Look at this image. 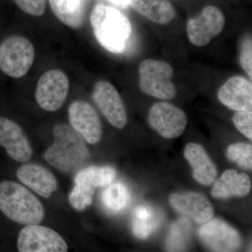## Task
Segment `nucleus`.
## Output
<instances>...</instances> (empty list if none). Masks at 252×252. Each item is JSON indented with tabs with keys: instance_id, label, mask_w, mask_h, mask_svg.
I'll use <instances>...</instances> for the list:
<instances>
[{
	"instance_id": "1",
	"label": "nucleus",
	"mask_w": 252,
	"mask_h": 252,
	"mask_svg": "<svg viewBox=\"0 0 252 252\" xmlns=\"http://www.w3.org/2000/svg\"><path fill=\"white\" fill-rule=\"evenodd\" d=\"M54 142L46 151L44 158L55 168L64 172L75 171L90 158L86 140L72 126H55Z\"/></svg>"
},
{
	"instance_id": "2",
	"label": "nucleus",
	"mask_w": 252,
	"mask_h": 252,
	"mask_svg": "<svg viewBox=\"0 0 252 252\" xmlns=\"http://www.w3.org/2000/svg\"><path fill=\"white\" fill-rule=\"evenodd\" d=\"M90 21L97 42L113 54H122L132 34L128 18L120 11L99 3L91 12Z\"/></svg>"
},
{
	"instance_id": "3",
	"label": "nucleus",
	"mask_w": 252,
	"mask_h": 252,
	"mask_svg": "<svg viewBox=\"0 0 252 252\" xmlns=\"http://www.w3.org/2000/svg\"><path fill=\"white\" fill-rule=\"evenodd\" d=\"M0 211L13 221L26 225L39 224L45 215L39 199L13 181L0 182Z\"/></svg>"
},
{
	"instance_id": "4",
	"label": "nucleus",
	"mask_w": 252,
	"mask_h": 252,
	"mask_svg": "<svg viewBox=\"0 0 252 252\" xmlns=\"http://www.w3.org/2000/svg\"><path fill=\"white\" fill-rule=\"evenodd\" d=\"M173 74V68L169 63L154 59L144 60L139 66L141 91L162 100L173 99L177 94V89L172 82Z\"/></svg>"
},
{
	"instance_id": "5",
	"label": "nucleus",
	"mask_w": 252,
	"mask_h": 252,
	"mask_svg": "<svg viewBox=\"0 0 252 252\" xmlns=\"http://www.w3.org/2000/svg\"><path fill=\"white\" fill-rule=\"evenodd\" d=\"M34 58V46L26 37L11 36L0 44V70L8 77H24L29 72Z\"/></svg>"
},
{
	"instance_id": "6",
	"label": "nucleus",
	"mask_w": 252,
	"mask_h": 252,
	"mask_svg": "<svg viewBox=\"0 0 252 252\" xmlns=\"http://www.w3.org/2000/svg\"><path fill=\"white\" fill-rule=\"evenodd\" d=\"M69 90V81L65 73L51 69L38 81L35 99L39 107L47 112H56L65 102Z\"/></svg>"
},
{
	"instance_id": "7",
	"label": "nucleus",
	"mask_w": 252,
	"mask_h": 252,
	"mask_svg": "<svg viewBox=\"0 0 252 252\" xmlns=\"http://www.w3.org/2000/svg\"><path fill=\"white\" fill-rule=\"evenodd\" d=\"M20 252H66L67 244L63 237L49 227L28 225L20 231L17 240Z\"/></svg>"
},
{
	"instance_id": "8",
	"label": "nucleus",
	"mask_w": 252,
	"mask_h": 252,
	"mask_svg": "<svg viewBox=\"0 0 252 252\" xmlns=\"http://www.w3.org/2000/svg\"><path fill=\"white\" fill-rule=\"evenodd\" d=\"M149 125L163 138L172 140L185 132L188 119L182 109L166 102H157L149 109Z\"/></svg>"
},
{
	"instance_id": "9",
	"label": "nucleus",
	"mask_w": 252,
	"mask_h": 252,
	"mask_svg": "<svg viewBox=\"0 0 252 252\" xmlns=\"http://www.w3.org/2000/svg\"><path fill=\"white\" fill-rule=\"evenodd\" d=\"M225 18L223 12L215 6H207L201 14L190 18L187 25V36L193 45H207L223 31Z\"/></svg>"
},
{
	"instance_id": "10",
	"label": "nucleus",
	"mask_w": 252,
	"mask_h": 252,
	"mask_svg": "<svg viewBox=\"0 0 252 252\" xmlns=\"http://www.w3.org/2000/svg\"><path fill=\"white\" fill-rule=\"evenodd\" d=\"M198 233L200 240L212 252H236L241 247L238 232L220 219L207 220L199 228Z\"/></svg>"
},
{
	"instance_id": "11",
	"label": "nucleus",
	"mask_w": 252,
	"mask_h": 252,
	"mask_svg": "<svg viewBox=\"0 0 252 252\" xmlns=\"http://www.w3.org/2000/svg\"><path fill=\"white\" fill-rule=\"evenodd\" d=\"M93 99L104 117L116 128H124L127 122V112L119 91L107 81H97L94 86Z\"/></svg>"
},
{
	"instance_id": "12",
	"label": "nucleus",
	"mask_w": 252,
	"mask_h": 252,
	"mask_svg": "<svg viewBox=\"0 0 252 252\" xmlns=\"http://www.w3.org/2000/svg\"><path fill=\"white\" fill-rule=\"evenodd\" d=\"M71 126L81 134L88 143H98L102 138V126L95 109L83 100L72 102L68 109Z\"/></svg>"
},
{
	"instance_id": "13",
	"label": "nucleus",
	"mask_w": 252,
	"mask_h": 252,
	"mask_svg": "<svg viewBox=\"0 0 252 252\" xmlns=\"http://www.w3.org/2000/svg\"><path fill=\"white\" fill-rule=\"evenodd\" d=\"M0 146L13 160L27 162L32 156V149L22 127L7 118L0 117Z\"/></svg>"
},
{
	"instance_id": "14",
	"label": "nucleus",
	"mask_w": 252,
	"mask_h": 252,
	"mask_svg": "<svg viewBox=\"0 0 252 252\" xmlns=\"http://www.w3.org/2000/svg\"><path fill=\"white\" fill-rule=\"evenodd\" d=\"M169 201L175 210L197 223L203 224L211 220L215 215V208L211 203L203 194L196 192L172 194Z\"/></svg>"
},
{
	"instance_id": "15",
	"label": "nucleus",
	"mask_w": 252,
	"mask_h": 252,
	"mask_svg": "<svg viewBox=\"0 0 252 252\" xmlns=\"http://www.w3.org/2000/svg\"><path fill=\"white\" fill-rule=\"evenodd\" d=\"M217 96L220 102L230 109L237 112L252 110V81L242 76H233L220 86Z\"/></svg>"
},
{
	"instance_id": "16",
	"label": "nucleus",
	"mask_w": 252,
	"mask_h": 252,
	"mask_svg": "<svg viewBox=\"0 0 252 252\" xmlns=\"http://www.w3.org/2000/svg\"><path fill=\"white\" fill-rule=\"evenodd\" d=\"M16 176L23 185L43 198H49L58 189V182L54 175L37 164H25L18 167Z\"/></svg>"
},
{
	"instance_id": "17",
	"label": "nucleus",
	"mask_w": 252,
	"mask_h": 252,
	"mask_svg": "<svg viewBox=\"0 0 252 252\" xmlns=\"http://www.w3.org/2000/svg\"><path fill=\"white\" fill-rule=\"evenodd\" d=\"M184 155L191 166L194 179L197 182L204 186H210L215 182L217 167L203 146L189 143L185 147Z\"/></svg>"
},
{
	"instance_id": "18",
	"label": "nucleus",
	"mask_w": 252,
	"mask_h": 252,
	"mask_svg": "<svg viewBox=\"0 0 252 252\" xmlns=\"http://www.w3.org/2000/svg\"><path fill=\"white\" fill-rule=\"evenodd\" d=\"M251 189L252 181L248 174L238 173L234 169H228L215 182L211 194L215 198L243 197L250 193Z\"/></svg>"
},
{
	"instance_id": "19",
	"label": "nucleus",
	"mask_w": 252,
	"mask_h": 252,
	"mask_svg": "<svg viewBox=\"0 0 252 252\" xmlns=\"http://www.w3.org/2000/svg\"><path fill=\"white\" fill-rule=\"evenodd\" d=\"M136 12L157 24L165 25L175 17L176 11L168 0H130Z\"/></svg>"
},
{
	"instance_id": "20",
	"label": "nucleus",
	"mask_w": 252,
	"mask_h": 252,
	"mask_svg": "<svg viewBox=\"0 0 252 252\" xmlns=\"http://www.w3.org/2000/svg\"><path fill=\"white\" fill-rule=\"evenodd\" d=\"M60 21L73 29L81 28L85 18V0H49Z\"/></svg>"
},
{
	"instance_id": "21",
	"label": "nucleus",
	"mask_w": 252,
	"mask_h": 252,
	"mask_svg": "<svg viewBox=\"0 0 252 252\" xmlns=\"http://www.w3.org/2000/svg\"><path fill=\"white\" fill-rule=\"evenodd\" d=\"M158 225L159 217L153 209L147 205H140L135 209L132 217V229L137 238H148Z\"/></svg>"
},
{
	"instance_id": "22",
	"label": "nucleus",
	"mask_w": 252,
	"mask_h": 252,
	"mask_svg": "<svg viewBox=\"0 0 252 252\" xmlns=\"http://www.w3.org/2000/svg\"><path fill=\"white\" fill-rule=\"evenodd\" d=\"M116 176L117 171L112 167L91 166L78 172L74 178V183L84 184L95 189L110 185Z\"/></svg>"
},
{
	"instance_id": "23",
	"label": "nucleus",
	"mask_w": 252,
	"mask_h": 252,
	"mask_svg": "<svg viewBox=\"0 0 252 252\" xmlns=\"http://www.w3.org/2000/svg\"><path fill=\"white\" fill-rule=\"evenodd\" d=\"M102 199L107 210L112 212H119L128 205L130 194L125 185L117 182L110 184L104 190Z\"/></svg>"
},
{
	"instance_id": "24",
	"label": "nucleus",
	"mask_w": 252,
	"mask_h": 252,
	"mask_svg": "<svg viewBox=\"0 0 252 252\" xmlns=\"http://www.w3.org/2000/svg\"><path fill=\"white\" fill-rule=\"evenodd\" d=\"M226 157L231 161L238 164L242 168L252 170V144L239 142L231 144L226 150Z\"/></svg>"
},
{
	"instance_id": "25",
	"label": "nucleus",
	"mask_w": 252,
	"mask_h": 252,
	"mask_svg": "<svg viewBox=\"0 0 252 252\" xmlns=\"http://www.w3.org/2000/svg\"><path fill=\"white\" fill-rule=\"evenodd\" d=\"M94 189L84 184L74 183L69 195V202L75 210L81 211L92 204Z\"/></svg>"
},
{
	"instance_id": "26",
	"label": "nucleus",
	"mask_w": 252,
	"mask_h": 252,
	"mask_svg": "<svg viewBox=\"0 0 252 252\" xmlns=\"http://www.w3.org/2000/svg\"><path fill=\"white\" fill-rule=\"evenodd\" d=\"M235 126L243 135L252 140V112L238 111L233 117Z\"/></svg>"
},
{
	"instance_id": "27",
	"label": "nucleus",
	"mask_w": 252,
	"mask_h": 252,
	"mask_svg": "<svg viewBox=\"0 0 252 252\" xmlns=\"http://www.w3.org/2000/svg\"><path fill=\"white\" fill-rule=\"evenodd\" d=\"M240 65L248 74L250 79L252 78V41L251 36H247L242 41L240 53Z\"/></svg>"
},
{
	"instance_id": "28",
	"label": "nucleus",
	"mask_w": 252,
	"mask_h": 252,
	"mask_svg": "<svg viewBox=\"0 0 252 252\" xmlns=\"http://www.w3.org/2000/svg\"><path fill=\"white\" fill-rule=\"evenodd\" d=\"M19 9L32 16H42L45 12L46 0H13Z\"/></svg>"
},
{
	"instance_id": "29",
	"label": "nucleus",
	"mask_w": 252,
	"mask_h": 252,
	"mask_svg": "<svg viewBox=\"0 0 252 252\" xmlns=\"http://www.w3.org/2000/svg\"><path fill=\"white\" fill-rule=\"evenodd\" d=\"M107 1L123 9H126L130 6V0H107Z\"/></svg>"
}]
</instances>
